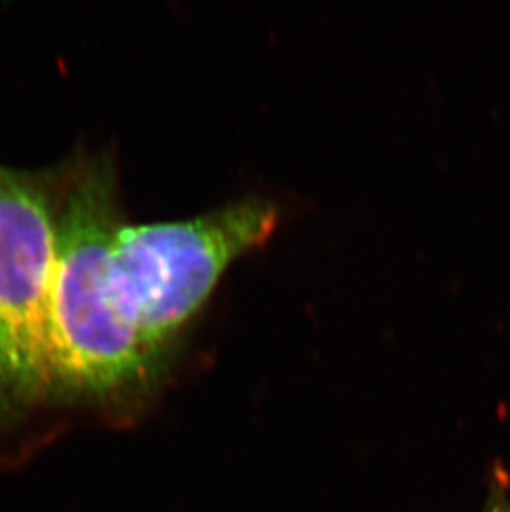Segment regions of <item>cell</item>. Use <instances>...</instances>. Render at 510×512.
Masks as SVG:
<instances>
[{"mask_svg":"<svg viewBox=\"0 0 510 512\" xmlns=\"http://www.w3.org/2000/svg\"><path fill=\"white\" fill-rule=\"evenodd\" d=\"M118 226L110 168L85 166L58 201L44 403L125 408L164 372L111 300L108 254Z\"/></svg>","mask_w":510,"mask_h":512,"instance_id":"obj_1","label":"cell"},{"mask_svg":"<svg viewBox=\"0 0 510 512\" xmlns=\"http://www.w3.org/2000/svg\"><path fill=\"white\" fill-rule=\"evenodd\" d=\"M274 204L247 199L173 223L120 224L108 254L111 300L123 324L166 367L169 350L237 257L269 239Z\"/></svg>","mask_w":510,"mask_h":512,"instance_id":"obj_2","label":"cell"},{"mask_svg":"<svg viewBox=\"0 0 510 512\" xmlns=\"http://www.w3.org/2000/svg\"><path fill=\"white\" fill-rule=\"evenodd\" d=\"M57 219L42 174L0 166V431L44 405Z\"/></svg>","mask_w":510,"mask_h":512,"instance_id":"obj_3","label":"cell"},{"mask_svg":"<svg viewBox=\"0 0 510 512\" xmlns=\"http://www.w3.org/2000/svg\"><path fill=\"white\" fill-rule=\"evenodd\" d=\"M482 512H510V496L506 489H492Z\"/></svg>","mask_w":510,"mask_h":512,"instance_id":"obj_4","label":"cell"}]
</instances>
